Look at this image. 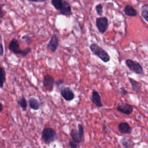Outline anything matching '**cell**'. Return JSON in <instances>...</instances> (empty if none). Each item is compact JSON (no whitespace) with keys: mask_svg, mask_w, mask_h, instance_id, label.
I'll return each mask as SVG.
<instances>
[{"mask_svg":"<svg viewBox=\"0 0 148 148\" xmlns=\"http://www.w3.org/2000/svg\"><path fill=\"white\" fill-rule=\"evenodd\" d=\"M90 50L94 55L98 57L105 63L108 62L110 60V57L108 53L103 48L98 45L96 43H92L89 46Z\"/></svg>","mask_w":148,"mask_h":148,"instance_id":"obj_1","label":"cell"},{"mask_svg":"<svg viewBox=\"0 0 148 148\" xmlns=\"http://www.w3.org/2000/svg\"><path fill=\"white\" fill-rule=\"evenodd\" d=\"M41 138L45 144L49 146L51 142L58 139V136L56 131L52 128L46 127L42 131Z\"/></svg>","mask_w":148,"mask_h":148,"instance_id":"obj_2","label":"cell"},{"mask_svg":"<svg viewBox=\"0 0 148 148\" xmlns=\"http://www.w3.org/2000/svg\"><path fill=\"white\" fill-rule=\"evenodd\" d=\"M125 65L132 72L137 75H142L144 73L142 66L138 62L131 59H127L125 61Z\"/></svg>","mask_w":148,"mask_h":148,"instance_id":"obj_3","label":"cell"},{"mask_svg":"<svg viewBox=\"0 0 148 148\" xmlns=\"http://www.w3.org/2000/svg\"><path fill=\"white\" fill-rule=\"evenodd\" d=\"M95 25L98 31L101 34H105L109 27V21L108 18L105 16L97 17L95 20Z\"/></svg>","mask_w":148,"mask_h":148,"instance_id":"obj_4","label":"cell"},{"mask_svg":"<svg viewBox=\"0 0 148 148\" xmlns=\"http://www.w3.org/2000/svg\"><path fill=\"white\" fill-rule=\"evenodd\" d=\"M55 84V79L53 76L49 74L45 75L43 80L44 88L49 92H52Z\"/></svg>","mask_w":148,"mask_h":148,"instance_id":"obj_5","label":"cell"},{"mask_svg":"<svg viewBox=\"0 0 148 148\" xmlns=\"http://www.w3.org/2000/svg\"><path fill=\"white\" fill-rule=\"evenodd\" d=\"M60 94L62 97L66 101H71L75 98V94L69 87H64L60 89Z\"/></svg>","mask_w":148,"mask_h":148,"instance_id":"obj_6","label":"cell"},{"mask_svg":"<svg viewBox=\"0 0 148 148\" xmlns=\"http://www.w3.org/2000/svg\"><path fill=\"white\" fill-rule=\"evenodd\" d=\"M116 109L119 112L124 114L130 115L132 113L134 107L128 103H119Z\"/></svg>","mask_w":148,"mask_h":148,"instance_id":"obj_7","label":"cell"},{"mask_svg":"<svg viewBox=\"0 0 148 148\" xmlns=\"http://www.w3.org/2000/svg\"><path fill=\"white\" fill-rule=\"evenodd\" d=\"M8 48L9 50L14 54H21L22 53V50L20 49L19 42L16 38H13L10 41Z\"/></svg>","mask_w":148,"mask_h":148,"instance_id":"obj_8","label":"cell"},{"mask_svg":"<svg viewBox=\"0 0 148 148\" xmlns=\"http://www.w3.org/2000/svg\"><path fill=\"white\" fill-rule=\"evenodd\" d=\"M59 46V39L56 35H53L47 45V48L53 53L57 51Z\"/></svg>","mask_w":148,"mask_h":148,"instance_id":"obj_9","label":"cell"},{"mask_svg":"<svg viewBox=\"0 0 148 148\" xmlns=\"http://www.w3.org/2000/svg\"><path fill=\"white\" fill-rule=\"evenodd\" d=\"M60 13L66 17H69L72 14V8L70 4L65 0H63L62 6L59 10Z\"/></svg>","mask_w":148,"mask_h":148,"instance_id":"obj_10","label":"cell"},{"mask_svg":"<svg viewBox=\"0 0 148 148\" xmlns=\"http://www.w3.org/2000/svg\"><path fill=\"white\" fill-rule=\"evenodd\" d=\"M91 101L95 105H96L98 108H101L103 106L101 95L99 92L95 89H94L92 91Z\"/></svg>","mask_w":148,"mask_h":148,"instance_id":"obj_11","label":"cell"},{"mask_svg":"<svg viewBox=\"0 0 148 148\" xmlns=\"http://www.w3.org/2000/svg\"><path fill=\"white\" fill-rule=\"evenodd\" d=\"M118 130L122 134H130L132 132V128L127 122H121L118 124Z\"/></svg>","mask_w":148,"mask_h":148,"instance_id":"obj_12","label":"cell"},{"mask_svg":"<svg viewBox=\"0 0 148 148\" xmlns=\"http://www.w3.org/2000/svg\"><path fill=\"white\" fill-rule=\"evenodd\" d=\"M128 80L131 85L132 90L134 92H135L136 93H139L141 91V89H142L140 83L139 82L136 81V80H135L130 77H128Z\"/></svg>","mask_w":148,"mask_h":148,"instance_id":"obj_13","label":"cell"},{"mask_svg":"<svg viewBox=\"0 0 148 148\" xmlns=\"http://www.w3.org/2000/svg\"><path fill=\"white\" fill-rule=\"evenodd\" d=\"M124 12L125 15L129 17H135L138 14L136 10L130 5H127L125 6Z\"/></svg>","mask_w":148,"mask_h":148,"instance_id":"obj_14","label":"cell"},{"mask_svg":"<svg viewBox=\"0 0 148 148\" xmlns=\"http://www.w3.org/2000/svg\"><path fill=\"white\" fill-rule=\"evenodd\" d=\"M28 104L29 108L34 110H38L40 108V102L34 97H31L28 99Z\"/></svg>","mask_w":148,"mask_h":148,"instance_id":"obj_15","label":"cell"},{"mask_svg":"<svg viewBox=\"0 0 148 148\" xmlns=\"http://www.w3.org/2000/svg\"><path fill=\"white\" fill-rule=\"evenodd\" d=\"M120 143L124 148H131L132 145V140L130 138L124 136L120 139Z\"/></svg>","mask_w":148,"mask_h":148,"instance_id":"obj_16","label":"cell"},{"mask_svg":"<svg viewBox=\"0 0 148 148\" xmlns=\"http://www.w3.org/2000/svg\"><path fill=\"white\" fill-rule=\"evenodd\" d=\"M70 135L72 139V140H73L74 142L77 143H80L82 142L81 138L78 133V131L76 130L72 129L70 132Z\"/></svg>","mask_w":148,"mask_h":148,"instance_id":"obj_17","label":"cell"},{"mask_svg":"<svg viewBox=\"0 0 148 148\" xmlns=\"http://www.w3.org/2000/svg\"><path fill=\"white\" fill-rule=\"evenodd\" d=\"M6 72L5 69L0 66V88H2L3 87L4 83L6 82Z\"/></svg>","mask_w":148,"mask_h":148,"instance_id":"obj_18","label":"cell"},{"mask_svg":"<svg viewBox=\"0 0 148 148\" xmlns=\"http://www.w3.org/2000/svg\"><path fill=\"white\" fill-rule=\"evenodd\" d=\"M141 16L148 23V5H143L141 8Z\"/></svg>","mask_w":148,"mask_h":148,"instance_id":"obj_19","label":"cell"},{"mask_svg":"<svg viewBox=\"0 0 148 148\" xmlns=\"http://www.w3.org/2000/svg\"><path fill=\"white\" fill-rule=\"evenodd\" d=\"M17 103L23 110H25L27 107V101L24 96H22L17 100Z\"/></svg>","mask_w":148,"mask_h":148,"instance_id":"obj_20","label":"cell"},{"mask_svg":"<svg viewBox=\"0 0 148 148\" xmlns=\"http://www.w3.org/2000/svg\"><path fill=\"white\" fill-rule=\"evenodd\" d=\"M63 2V0H51V3L53 6V7L58 11L60 9L62 4Z\"/></svg>","mask_w":148,"mask_h":148,"instance_id":"obj_21","label":"cell"},{"mask_svg":"<svg viewBox=\"0 0 148 148\" xmlns=\"http://www.w3.org/2000/svg\"><path fill=\"white\" fill-rule=\"evenodd\" d=\"M77 131L81 138L82 142L84 141V131L83 125L81 124H77Z\"/></svg>","mask_w":148,"mask_h":148,"instance_id":"obj_22","label":"cell"},{"mask_svg":"<svg viewBox=\"0 0 148 148\" xmlns=\"http://www.w3.org/2000/svg\"><path fill=\"white\" fill-rule=\"evenodd\" d=\"M95 9L96 10V12L97 13V14L99 16H101L103 14V6L102 4L101 3H98L95 6Z\"/></svg>","mask_w":148,"mask_h":148,"instance_id":"obj_23","label":"cell"},{"mask_svg":"<svg viewBox=\"0 0 148 148\" xmlns=\"http://www.w3.org/2000/svg\"><path fill=\"white\" fill-rule=\"evenodd\" d=\"M32 49L30 47H25L24 50H22V53L20 54L23 57H25L31 51Z\"/></svg>","mask_w":148,"mask_h":148,"instance_id":"obj_24","label":"cell"},{"mask_svg":"<svg viewBox=\"0 0 148 148\" xmlns=\"http://www.w3.org/2000/svg\"><path fill=\"white\" fill-rule=\"evenodd\" d=\"M21 39L25 40V42H26L27 44H28V45L31 44V43L32 42V39H31L28 35H25L22 36Z\"/></svg>","mask_w":148,"mask_h":148,"instance_id":"obj_25","label":"cell"},{"mask_svg":"<svg viewBox=\"0 0 148 148\" xmlns=\"http://www.w3.org/2000/svg\"><path fill=\"white\" fill-rule=\"evenodd\" d=\"M69 145L70 148H77L79 143H77L74 142L73 140H71L69 141Z\"/></svg>","mask_w":148,"mask_h":148,"instance_id":"obj_26","label":"cell"},{"mask_svg":"<svg viewBox=\"0 0 148 148\" xmlns=\"http://www.w3.org/2000/svg\"><path fill=\"white\" fill-rule=\"evenodd\" d=\"M120 93L121 95V96L124 97V96L127 95L128 94V91L125 88H124V87H121L120 88Z\"/></svg>","mask_w":148,"mask_h":148,"instance_id":"obj_27","label":"cell"},{"mask_svg":"<svg viewBox=\"0 0 148 148\" xmlns=\"http://www.w3.org/2000/svg\"><path fill=\"white\" fill-rule=\"evenodd\" d=\"M64 83V80L62 79H58L57 81L55 82V84L57 87H60L61 85H62Z\"/></svg>","mask_w":148,"mask_h":148,"instance_id":"obj_28","label":"cell"},{"mask_svg":"<svg viewBox=\"0 0 148 148\" xmlns=\"http://www.w3.org/2000/svg\"><path fill=\"white\" fill-rule=\"evenodd\" d=\"M4 54V50H3V46L2 44L0 42V56H3Z\"/></svg>","mask_w":148,"mask_h":148,"instance_id":"obj_29","label":"cell"},{"mask_svg":"<svg viewBox=\"0 0 148 148\" xmlns=\"http://www.w3.org/2000/svg\"><path fill=\"white\" fill-rule=\"evenodd\" d=\"M4 14H5L4 11L3 10L2 8V6L0 5V18H3L4 16Z\"/></svg>","mask_w":148,"mask_h":148,"instance_id":"obj_30","label":"cell"},{"mask_svg":"<svg viewBox=\"0 0 148 148\" xmlns=\"http://www.w3.org/2000/svg\"><path fill=\"white\" fill-rule=\"evenodd\" d=\"M30 2H44L46 0H27Z\"/></svg>","mask_w":148,"mask_h":148,"instance_id":"obj_31","label":"cell"},{"mask_svg":"<svg viewBox=\"0 0 148 148\" xmlns=\"http://www.w3.org/2000/svg\"><path fill=\"white\" fill-rule=\"evenodd\" d=\"M2 110H3V105L0 102V112H1L2 111Z\"/></svg>","mask_w":148,"mask_h":148,"instance_id":"obj_32","label":"cell"}]
</instances>
